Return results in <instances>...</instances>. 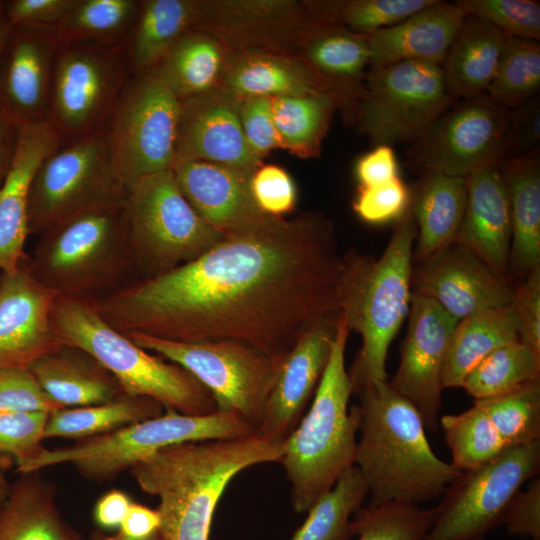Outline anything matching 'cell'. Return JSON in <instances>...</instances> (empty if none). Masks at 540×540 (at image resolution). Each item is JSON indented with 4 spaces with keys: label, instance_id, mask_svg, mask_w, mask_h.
Returning a JSON list of instances; mask_svg holds the SVG:
<instances>
[{
    "label": "cell",
    "instance_id": "6da1fadb",
    "mask_svg": "<svg viewBox=\"0 0 540 540\" xmlns=\"http://www.w3.org/2000/svg\"><path fill=\"white\" fill-rule=\"evenodd\" d=\"M343 268L327 217L270 216L188 263L91 302L124 334L233 340L285 356L310 329L338 318Z\"/></svg>",
    "mask_w": 540,
    "mask_h": 540
},
{
    "label": "cell",
    "instance_id": "7a4b0ae2",
    "mask_svg": "<svg viewBox=\"0 0 540 540\" xmlns=\"http://www.w3.org/2000/svg\"><path fill=\"white\" fill-rule=\"evenodd\" d=\"M284 443L251 435L161 448L129 471L159 499L160 540H208L216 506L231 480L254 465L280 462Z\"/></svg>",
    "mask_w": 540,
    "mask_h": 540
},
{
    "label": "cell",
    "instance_id": "3957f363",
    "mask_svg": "<svg viewBox=\"0 0 540 540\" xmlns=\"http://www.w3.org/2000/svg\"><path fill=\"white\" fill-rule=\"evenodd\" d=\"M353 406L358 419L354 465L368 486L369 506L419 504L443 495L460 474L432 450L415 406L388 381L365 387Z\"/></svg>",
    "mask_w": 540,
    "mask_h": 540
},
{
    "label": "cell",
    "instance_id": "277c9868",
    "mask_svg": "<svg viewBox=\"0 0 540 540\" xmlns=\"http://www.w3.org/2000/svg\"><path fill=\"white\" fill-rule=\"evenodd\" d=\"M417 228L409 210L395 222L379 258L349 251L339 283L338 304L350 331L362 346L348 371L352 394L387 381L389 346L408 317L412 298L411 275Z\"/></svg>",
    "mask_w": 540,
    "mask_h": 540
},
{
    "label": "cell",
    "instance_id": "5b68a950",
    "mask_svg": "<svg viewBox=\"0 0 540 540\" xmlns=\"http://www.w3.org/2000/svg\"><path fill=\"white\" fill-rule=\"evenodd\" d=\"M339 314L331 354L310 408L284 443L280 463L296 513L307 512L355 463L358 419L349 409L352 386L345 366L350 334Z\"/></svg>",
    "mask_w": 540,
    "mask_h": 540
},
{
    "label": "cell",
    "instance_id": "8992f818",
    "mask_svg": "<svg viewBox=\"0 0 540 540\" xmlns=\"http://www.w3.org/2000/svg\"><path fill=\"white\" fill-rule=\"evenodd\" d=\"M52 323L64 344L91 355L123 393L155 400L165 411L194 416L217 411L212 394L192 374L138 346L111 326L91 301L56 296Z\"/></svg>",
    "mask_w": 540,
    "mask_h": 540
},
{
    "label": "cell",
    "instance_id": "52a82bcc",
    "mask_svg": "<svg viewBox=\"0 0 540 540\" xmlns=\"http://www.w3.org/2000/svg\"><path fill=\"white\" fill-rule=\"evenodd\" d=\"M56 296L95 301L137 280L125 206L69 218L39 236L26 264Z\"/></svg>",
    "mask_w": 540,
    "mask_h": 540
},
{
    "label": "cell",
    "instance_id": "ba28073f",
    "mask_svg": "<svg viewBox=\"0 0 540 540\" xmlns=\"http://www.w3.org/2000/svg\"><path fill=\"white\" fill-rule=\"evenodd\" d=\"M256 432L253 425L233 411H216L203 416L165 411L160 416L68 446L52 450L42 447L16 471L24 474L68 463L83 477L104 482L170 445L236 438Z\"/></svg>",
    "mask_w": 540,
    "mask_h": 540
},
{
    "label": "cell",
    "instance_id": "9c48e42d",
    "mask_svg": "<svg viewBox=\"0 0 540 540\" xmlns=\"http://www.w3.org/2000/svg\"><path fill=\"white\" fill-rule=\"evenodd\" d=\"M128 190L116 170L106 129L63 143L36 169L29 186L30 235L94 210L125 206Z\"/></svg>",
    "mask_w": 540,
    "mask_h": 540
},
{
    "label": "cell",
    "instance_id": "30bf717a",
    "mask_svg": "<svg viewBox=\"0 0 540 540\" xmlns=\"http://www.w3.org/2000/svg\"><path fill=\"white\" fill-rule=\"evenodd\" d=\"M127 239L137 280L188 263L224 236L181 193L172 170L139 180L125 203Z\"/></svg>",
    "mask_w": 540,
    "mask_h": 540
},
{
    "label": "cell",
    "instance_id": "8fae6325",
    "mask_svg": "<svg viewBox=\"0 0 540 540\" xmlns=\"http://www.w3.org/2000/svg\"><path fill=\"white\" fill-rule=\"evenodd\" d=\"M125 335L184 368L209 390L217 411L236 412L257 431L285 356L233 340L177 342L142 333Z\"/></svg>",
    "mask_w": 540,
    "mask_h": 540
},
{
    "label": "cell",
    "instance_id": "7c38bea8",
    "mask_svg": "<svg viewBox=\"0 0 540 540\" xmlns=\"http://www.w3.org/2000/svg\"><path fill=\"white\" fill-rule=\"evenodd\" d=\"M132 75L128 41L60 43L48 123L62 143L106 129Z\"/></svg>",
    "mask_w": 540,
    "mask_h": 540
},
{
    "label": "cell",
    "instance_id": "4fadbf2b",
    "mask_svg": "<svg viewBox=\"0 0 540 540\" xmlns=\"http://www.w3.org/2000/svg\"><path fill=\"white\" fill-rule=\"evenodd\" d=\"M179 114L180 100L155 70L132 75L106 127L127 190L147 176L172 170Z\"/></svg>",
    "mask_w": 540,
    "mask_h": 540
},
{
    "label": "cell",
    "instance_id": "5bb4252c",
    "mask_svg": "<svg viewBox=\"0 0 540 540\" xmlns=\"http://www.w3.org/2000/svg\"><path fill=\"white\" fill-rule=\"evenodd\" d=\"M456 100L438 65L369 67L355 124L375 146L411 143Z\"/></svg>",
    "mask_w": 540,
    "mask_h": 540
},
{
    "label": "cell",
    "instance_id": "9a60e30c",
    "mask_svg": "<svg viewBox=\"0 0 540 540\" xmlns=\"http://www.w3.org/2000/svg\"><path fill=\"white\" fill-rule=\"evenodd\" d=\"M540 471V440L510 445L489 462L461 471L446 488L425 540H482L503 524L521 487Z\"/></svg>",
    "mask_w": 540,
    "mask_h": 540
},
{
    "label": "cell",
    "instance_id": "2e32d148",
    "mask_svg": "<svg viewBox=\"0 0 540 540\" xmlns=\"http://www.w3.org/2000/svg\"><path fill=\"white\" fill-rule=\"evenodd\" d=\"M509 116L486 93L457 99L411 142L409 158L424 171L459 177L499 166Z\"/></svg>",
    "mask_w": 540,
    "mask_h": 540
},
{
    "label": "cell",
    "instance_id": "e0dca14e",
    "mask_svg": "<svg viewBox=\"0 0 540 540\" xmlns=\"http://www.w3.org/2000/svg\"><path fill=\"white\" fill-rule=\"evenodd\" d=\"M324 24L328 23L320 1L199 0L192 29L214 36L230 51L294 53L309 33Z\"/></svg>",
    "mask_w": 540,
    "mask_h": 540
},
{
    "label": "cell",
    "instance_id": "ac0fdd59",
    "mask_svg": "<svg viewBox=\"0 0 540 540\" xmlns=\"http://www.w3.org/2000/svg\"><path fill=\"white\" fill-rule=\"evenodd\" d=\"M408 320L399 365L388 384L415 406L425 428L437 431L443 370L458 321L434 300L415 293Z\"/></svg>",
    "mask_w": 540,
    "mask_h": 540
},
{
    "label": "cell",
    "instance_id": "d6986e66",
    "mask_svg": "<svg viewBox=\"0 0 540 540\" xmlns=\"http://www.w3.org/2000/svg\"><path fill=\"white\" fill-rule=\"evenodd\" d=\"M412 293L430 298L458 322L510 306L514 283L456 240L413 262Z\"/></svg>",
    "mask_w": 540,
    "mask_h": 540
},
{
    "label": "cell",
    "instance_id": "ffe728a7",
    "mask_svg": "<svg viewBox=\"0 0 540 540\" xmlns=\"http://www.w3.org/2000/svg\"><path fill=\"white\" fill-rule=\"evenodd\" d=\"M59 41L52 29L11 26L0 55V117L16 126L48 122Z\"/></svg>",
    "mask_w": 540,
    "mask_h": 540
},
{
    "label": "cell",
    "instance_id": "44dd1931",
    "mask_svg": "<svg viewBox=\"0 0 540 540\" xmlns=\"http://www.w3.org/2000/svg\"><path fill=\"white\" fill-rule=\"evenodd\" d=\"M55 298L32 277L26 261L0 273V369H30L64 344L52 323Z\"/></svg>",
    "mask_w": 540,
    "mask_h": 540
},
{
    "label": "cell",
    "instance_id": "7402d4cb",
    "mask_svg": "<svg viewBox=\"0 0 540 540\" xmlns=\"http://www.w3.org/2000/svg\"><path fill=\"white\" fill-rule=\"evenodd\" d=\"M240 101L219 86L180 101L175 162H213L252 174L262 160L244 137Z\"/></svg>",
    "mask_w": 540,
    "mask_h": 540
},
{
    "label": "cell",
    "instance_id": "603a6c76",
    "mask_svg": "<svg viewBox=\"0 0 540 540\" xmlns=\"http://www.w3.org/2000/svg\"><path fill=\"white\" fill-rule=\"evenodd\" d=\"M337 319L310 329L285 355L257 429L259 435L285 443L295 430L327 366Z\"/></svg>",
    "mask_w": 540,
    "mask_h": 540
},
{
    "label": "cell",
    "instance_id": "cb8c5ba5",
    "mask_svg": "<svg viewBox=\"0 0 540 540\" xmlns=\"http://www.w3.org/2000/svg\"><path fill=\"white\" fill-rule=\"evenodd\" d=\"M172 172L188 203L224 237L251 230L270 217L256 205L251 174L245 171L213 162L178 161Z\"/></svg>",
    "mask_w": 540,
    "mask_h": 540
},
{
    "label": "cell",
    "instance_id": "d4e9b609",
    "mask_svg": "<svg viewBox=\"0 0 540 540\" xmlns=\"http://www.w3.org/2000/svg\"><path fill=\"white\" fill-rule=\"evenodd\" d=\"M61 144V137L48 122L18 126L14 159L0 188V273L16 270L26 259L31 179L41 161Z\"/></svg>",
    "mask_w": 540,
    "mask_h": 540
},
{
    "label": "cell",
    "instance_id": "484cf974",
    "mask_svg": "<svg viewBox=\"0 0 540 540\" xmlns=\"http://www.w3.org/2000/svg\"><path fill=\"white\" fill-rule=\"evenodd\" d=\"M295 54L325 82L345 120L355 124L370 62L369 37L324 24L304 38Z\"/></svg>",
    "mask_w": 540,
    "mask_h": 540
},
{
    "label": "cell",
    "instance_id": "4316f807",
    "mask_svg": "<svg viewBox=\"0 0 540 540\" xmlns=\"http://www.w3.org/2000/svg\"><path fill=\"white\" fill-rule=\"evenodd\" d=\"M466 179L467 201L456 241L510 279L511 213L499 166L483 168Z\"/></svg>",
    "mask_w": 540,
    "mask_h": 540
},
{
    "label": "cell",
    "instance_id": "83f0119b",
    "mask_svg": "<svg viewBox=\"0 0 540 540\" xmlns=\"http://www.w3.org/2000/svg\"><path fill=\"white\" fill-rule=\"evenodd\" d=\"M466 16L456 3L435 0L369 37V67L405 61L441 66Z\"/></svg>",
    "mask_w": 540,
    "mask_h": 540
},
{
    "label": "cell",
    "instance_id": "f1b7e54d",
    "mask_svg": "<svg viewBox=\"0 0 540 540\" xmlns=\"http://www.w3.org/2000/svg\"><path fill=\"white\" fill-rule=\"evenodd\" d=\"M219 87L239 99L331 92L297 54L265 49L230 51Z\"/></svg>",
    "mask_w": 540,
    "mask_h": 540
},
{
    "label": "cell",
    "instance_id": "f546056e",
    "mask_svg": "<svg viewBox=\"0 0 540 540\" xmlns=\"http://www.w3.org/2000/svg\"><path fill=\"white\" fill-rule=\"evenodd\" d=\"M499 169L505 181L511 213L508 274L513 283L540 267V153L504 159Z\"/></svg>",
    "mask_w": 540,
    "mask_h": 540
},
{
    "label": "cell",
    "instance_id": "4dcf8cb0",
    "mask_svg": "<svg viewBox=\"0 0 540 540\" xmlns=\"http://www.w3.org/2000/svg\"><path fill=\"white\" fill-rule=\"evenodd\" d=\"M29 370L42 391L61 408L104 403L123 393L97 360L66 344L38 359Z\"/></svg>",
    "mask_w": 540,
    "mask_h": 540
},
{
    "label": "cell",
    "instance_id": "1f68e13d",
    "mask_svg": "<svg viewBox=\"0 0 540 540\" xmlns=\"http://www.w3.org/2000/svg\"><path fill=\"white\" fill-rule=\"evenodd\" d=\"M424 172L411 188L410 210L417 228L413 262L456 240L467 201L466 177Z\"/></svg>",
    "mask_w": 540,
    "mask_h": 540
},
{
    "label": "cell",
    "instance_id": "d6a6232c",
    "mask_svg": "<svg viewBox=\"0 0 540 540\" xmlns=\"http://www.w3.org/2000/svg\"><path fill=\"white\" fill-rule=\"evenodd\" d=\"M507 37L480 17H465L440 66L446 88L455 99L486 93Z\"/></svg>",
    "mask_w": 540,
    "mask_h": 540
},
{
    "label": "cell",
    "instance_id": "836d02e7",
    "mask_svg": "<svg viewBox=\"0 0 540 540\" xmlns=\"http://www.w3.org/2000/svg\"><path fill=\"white\" fill-rule=\"evenodd\" d=\"M0 540H84L61 516L54 486L24 473L0 505Z\"/></svg>",
    "mask_w": 540,
    "mask_h": 540
},
{
    "label": "cell",
    "instance_id": "e575fe53",
    "mask_svg": "<svg viewBox=\"0 0 540 540\" xmlns=\"http://www.w3.org/2000/svg\"><path fill=\"white\" fill-rule=\"evenodd\" d=\"M229 54L230 50L214 36L190 29L152 70L183 101L219 86Z\"/></svg>",
    "mask_w": 540,
    "mask_h": 540
},
{
    "label": "cell",
    "instance_id": "d590c367",
    "mask_svg": "<svg viewBox=\"0 0 540 540\" xmlns=\"http://www.w3.org/2000/svg\"><path fill=\"white\" fill-rule=\"evenodd\" d=\"M199 0L140 1L135 24L128 38L133 75L151 71L195 25Z\"/></svg>",
    "mask_w": 540,
    "mask_h": 540
},
{
    "label": "cell",
    "instance_id": "8d00e7d4",
    "mask_svg": "<svg viewBox=\"0 0 540 540\" xmlns=\"http://www.w3.org/2000/svg\"><path fill=\"white\" fill-rule=\"evenodd\" d=\"M518 340V326L511 306L484 311L459 321L444 365V388L461 387L466 375L487 355Z\"/></svg>",
    "mask_w": 540,
    "mask_h": 540
},
{
    "label": "cell",
    "instance_id": "74e56055",
    "mask_svg": "<svg viewBox=\"0 0 540 540\" xmlns=\"http://www.w3.org/2000/svg\"><path fill=\"white\" fill-rule=\"evenodd\" d=\"M164 407L146 397L122 393L111 401L81 407L59 408L49 413L44 439H87L160 416Z\"/></svg>",
    "mask_w": 540,
    "mask_h": 540
},
{
    "label": "cell",
    "instance_id": "f35d334b",
    "mask_svg": "<svg viewBox=\"0 0 540 540\" xmlns=\"http://www.w3.org/2000/svg\"><path fill=\"white\" fill-rule=\"evenodd\" d=\"M337 108L336 97L326 91L272 98L271 111L280 148L301 158L319 156Z\"/></svg>",
    "mask_w": 540,
    "mask_h": 540
},
{
    "label": "cell",
    "instance_id": "ab89813d",
    "mask_svg": "<svg viewBox=\"0 0 540 540\" xmlns=\"http://www.w3.org/2000/svg\"><path fill=\"white\" fill-rule=\"evenodd\" d=\"M136 0H76L53 29L59 43L128 41L139 11Z\"/></svg>",
    "mask_w": 540,
    "mask_h": 540
},
{
    "label": "cell",
    "instance_id": "60d3db41",
    "mask_svg": "<svg viewBox=\"0 0 540 540\" xmlns=\"http://www.w3.org/2000/svg\"><path fill=\"white\" fill-rule=\"evenodd\" d=\"M369 489L357 466L347 468L335 485L307 511L304 523L291 540H348L355 511L362 506Z\"/></svg>",
    "mask_w": 540,
    "mask_h": 540
},
{
    "label": "cell",
    "instance_id": "b9f144b4",
    "mask_svg": "<svg viewBox=\"0 0 540 540\" xmlns=\"http://www.w3.org/2000/svg\"><path fill=\"white\" fill-rule=\"evenodd\" d=\"M540 378V354L518 340L501 346L480 361L461 387L474 400L492 397Z\"/></svg>",
    "mask_w": 540,
    "mask_h": 540
},
{
    "label": "cell",
    "instance_id": "7bdbcfd3",
    "mask_svg": "<svg viewBox=\"0 0 540 540\" xmlns=\"http://www.w3.org/2000/svg\"><path fill=\"white\" fill-rule=\"evenodd\" d=\"M539 87V42L508 36L486 95L498 106L512 110L535 97Z\"/></svg>",
    "mask_w": 540,
    "mask_h": 540
},
{
    "label": "cell",
    "instance_id": "ee69618b",
    "mask_svg": "<svg viewBox=\"0 0 540 540\" xmlns=\"http://www.w3.org/2000/svg\"><path fill=\"white\" fill-rule=\"evenodd\" d=\"M452 465L459 471L475 469L508 447L487 414L476 404L459 414L439 418Z\"/></svg>",
    "mask_w": 540,
    "mask_h": 540
},
{
    "label": "cell",
    "instance_id": "f6af8a7d",
    "mask_svg": "<svg viewBox=\"0 0 540 540\" xmlns=\"http://www.w3.org/2000/svg\"><path fill=\"white\" fill-rule=\"evenodd\" d=\"M436 517V506L421 508L413 502L389 501L358 508L351 531L358 540H425Z\"/></svg>",
    "mask_w": 540,
    "mask_h": 540
},
{
    "label": "cell",
    "instance_id": "bcb514c9",
    "mask_svg": "<svg viewBox=\"0 0 540 540\" xmlns=\"http://www.w3.org/2000/svg\"><path fill=\"white\" fill-rule=\"evenodd\" d=\"M473 404L487 414L508 446L540 440V378Z\"/></svg>",
    "mask_w": 540,
    "mask_h": 540
},
{
    "label": "cell",
    "instance_id": "7dc6e473",
    "mask_svg": "<svg viewBox=\"0 0 540 540\" xmlns=\"http://www.w3.org/2000/svg\"><path fill=\"white\" fill-rule=\"evenodd\" d=\"M435 0H350L341 1L336 23L354 33L370 37L393 26Z\"/></svg>",
    "mask_w": 540,
    "mask_h": 540
},
{
    "label": "cell",
    "instance_id": "c3c4849f",
    "mask_svg": "<svg viewBox=\"0 0 540 540\" xmlns=\"http://www.w3.org/2000/svg\"><path fill=\"white\" fill-rule=\"evenodd\" d=\"M466 15L480 17L508 36L538 41L540 4L532 0H458Z\"/></svg>",
    "mask_w": 540,
    "mask_h": 540
},
{
    "label": "cell",
    "instance_id": "681fc988",
    "mask_svg": "<svg viewBox=\"0 0 540 540\" xmlns=\"http://www.w3.org/2000/svg\"><path fill=\"white\" fill-rule=\"evenodd\" d=\"M49 413L44 411L0 412V456H12L16 468L43 447Z\"/></svg>",
    "mask_w": 540,
    "mask_h": 540
},
{
    "label": "cell",
    "instance_id": "f907efd6",
    "mask_svg": "<svg viewBox=\"0 0 540 540\" xmlns=\"http://www.w3.org/2000/svg\"><path fill=\"white\" fill-rule=\"evenodd\" d=\"M411 189L398 177L372 187L358 186L353 210L364 222L381 225L398 221L410 208Z\"/></svg>",
    "mask_w": 540,
    "mask_h": 540
},
{
    "label": "cell",
    "instance_id": "816d5d0a",
    "mask_svg": "<svg viewBox=\"0 0 540 540\" xmlns=\"http://www.w3.org/2000/svg\"><path fill=\"white\" fill-rule=\"evenodd\" d=\"M250 190L258 208L265 214L284 217L297 201V189L286 170L274 164H261L250 177Z\"/></svg>",
    "mask_w": 540,
    "mask_h": 540
},
{
    "label": "cell",
    "instance_id": "f5cc1de1",
    "mask_svg": "<svg viewBox=\"0 0 540 540\" xmlns=\"http://www.w3.org/2000/svg\"><path fill=\"white\" fill-rule=\"evenodd\" d=\"M61 408L39 387L29 369H0V412Z\"/></svg>",
    "mask_w": 540,
    "mask_h": 540
},
{
    "label": "cell",
    "instance_id": "db71d44e",
    "mask_svg": "<svg viewBox=\"0 0 540 540\" xmlns=\"http://www.w3.org/2000/svg\"><path fill=\"white\" fill-rule=\"evenodd\" d=\"M239 115L246 142L256 157L262 160L270 151L280 148L270 98L241 99Z\"/></svg>",
    "mask_w": 540,
    "mask_h": 540
},
{
    "label": "cell",
    "instance_id": "11a10c76",
    "mask_svg": "<svg viewBox=\"0 0 540 540\" xmlns=\"http://www.w3.org/2000/svg\"><path fill=\"white\" fill-rule=\"evenodd\" d=\"M510 306L517 322L520 341L540 354V267L514 283Z\"/></svg>",
    "mask_w": 540,
    "mask_h": 540
},
{
    "label": "cell",
    "instance_id": "9f6ffc18",
    "mask_svg": "<svg viewBox=\"0 0 540 540\" xmlns=\"http://www.w3.org/2000/svg\"><path fill=\"white\" fill-rule=\"evenodd\" d=\"M539 144L540 99L535 96L510 110L504 142V159L529 155L539 150Z\"/></svg>",
    "mask_w": 540,
    "mask_h": 540
},
{
    "label": "cell",
    "instance_id": "6f0895ef",
    "mask_svg": "<svg viewBox=\"0 0 540 540\" xmlns=\"http://www.w3.org/2000/svg\"><path fill=\"white\" fill-rule=\"evenodd\" d=\"M503 524L511 536H529L532 540H540L539 477L531 479L528 487L513 497L505 512Z\"/></svg>",
    "mask_w": 540,
    "mask_h": 540
},
{
    "label": "cell",
    "instance_id": "680465c9",
    "mask_svg": "<svg viewBox=\"0 0 540 540\" xmlns=\"http://www.w3.org/2000/svg\"><path fill=\"white\" fill-rule=\"evenodd\" d=\"M76 0H10L5 11L11 26L26 25L54 29Z\"/></svg>",
    "mask_w": 540,
    "mask_h": 540
},
{
    "label": "cell",
    "instance_id": "91938a15",
    "mask_svg": "<svg viewBox=\"0 0 540 540\" xmlns=\"http://www.w3.org/2000/svg\"><path fill=\"white\" fill-rule=\"evenodd\" d=\"M355 176L360 187L377 186L400 177L394 150L389 145H376L358 159Z\"/></svg>",
    "mask_w": 540,
    "mask_h": 540
},
{
    "label": "cell",
    "instance_id": "94428289",
    "mask_svg": "<svg viewBox=\"0 0 540 540\" xmlns=\"http://www.w3.org/2000/svg\"><path fill=\"white\" fill-rule=\"evenodd\" d=\"M161 517L158 510L132 502L119 526V533L127 538L142 540L159 531Z\"/></svg>",
    "mask_w": 540,
    "mask_h": 540
},
{
    "label": "cell",
    "instance_id": "6125c7cd",
    "mask_svg": "<svg viewBox=\"0 0 540 540\" xmlns=\"http://www.w3.org/2000/svg\"><path fill=\"white\" fill-rule=\"evenodd\" d=\"M132 502L124 491L112 489L105 492L93 509L95 523L103 529L119 528Z\"/></svg>",
    "mask_w": 540,
    "mask_h": 540
},
{
    "label": "cell",
    "instance_id": "be15d7a7",
    "mask_svg": "<svg viewBox=\"0 0 540 540\" xmlns=\"http://www.w3.org/2000/svg\"><path fill=\"white\" fill-rule=\"evenodd\" d=\"M18 138V126L0 117V188L11 168Z\"/></svg>",
    "mask_w": 540,
    "mask_h": 540
},
{
    "label": "cell",
    "instance_id": "e7e4bbea",
    "mask_svg": "<svg viewBox=\"0 0 540 540\" xmlns=\"http://www.w3.org/2000/svg\"><path fill=\"white\" fill-rule=\"evenodd\" d=\"M11 25L5 11V1L0 0V55L5 46Z\"/></svg>",
    "mask_w": 540,
    "mask_h": 540
},
{
    "label": "cell",
    "instance_id": "03108f58",
    "mask_svg": "<svg viewBox=\"0 0 540 540\" xmlns=\"http://www.w3.org/2000/svg\"><path fill=\"white\" fill-rule=\"evenodd\" d=\"M92 540H135V539H130V538H127L123 535H121L119 532L117 534H114V535H107V534H104L103 532L101 531H95L92 535ZM142 540H160L159 538V534L158 532L146 539H142Z\"/></svg>",
    "mask_w": 540,
    "mask_h": 540
},
{
    "label": "cell",
    "instance_id": "003e7915",
    "mask_svg": "<svg viewBox=\"0 0 540 540\" xmlns=\"http://www.w3.org/2000/svg\"><path fill=\"white\" fill-rule=\"evenodd\" d=\"M11 485L7 481L6 477L0 471V505L6 500L10 492Z\"/></svg>",
    "mask_w": 540,
    "mask_h": 540
}]
</instances>
